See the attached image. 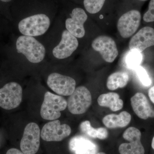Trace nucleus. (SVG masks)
Wrapping results in <instances>:
<instances>
[{
  "instance_id": "4be33fe9",
  "label": "nucleus",
  "mask_w": 154,
  "mask_h": 154,
  "mask_svg": "<svg viewBox=\"0 0 154 154\" xmlns=\"http://www.w3.org/2000/svg\"><path fill=\"white\" fill-rule=\"evenodd\" d=\"M134 70L135 71L139 79L143 85L145 87H149L152 85L151 79L149 76L145 69L140 66L135 69Z\"/></svg>"
},
{
  "instance_id": "b1692460",
  "label": "nucleus",
  "mask_w": 154,
  "mask_h": 154,
  "mask_svg": "<svg viewBox=\"0 0 154 154\" xmlns=\"http://www.w3.org/2000/svg\"><path fill=\"white\" fill-rule=\"evenodd\" d=\"M6 154H25L22 151L19 150L18 149L12 148L10 149L7 152Z\"/></svg>"
},
{
  "instance_id": "1a4fd4ad",
  "label": "nucleus",
  "mask_w": 154,
  "mask_h": 154,
  "mask_svg": "<svg viewBox=\"0 0 154 154\" xmlns=\"http://www.w3.org/2000/svg\"><path fill=\"white\" fill-rule=\"evenodd\" d=\"M71 128L68 125L61 124L59 120H52L45 124L42 128L41 137L46 141H60L68 137Z\"/></svg>"
},
{
  "instance_id": "aec40b11",
  "label": "nucleus",
  "mask_w": 154,
  "mask_h": 154,
  "mask_svg": "<svg viewBox=\"0 0 154 154\" xmlns=\"http://www.w3.org/2000/svg\"><path fill=\"white\" fill-rule=\"evenodd\" d=\"M81 131L88 136L94 138H100L102 127L95 128L91 126V122L88 120L83 122L80 125Z\"/></svg>"
},
{
  "instance_id": "9b49d317",
  "label": "nucleus",
  "mask_w": 154,
  "mask_h": 154,
  "mask_svg": "<svg viewBox=\"0 0 154 154\" xmlns=\"http://www.w3.org/2000/svg\"><path fill=\"white\" fill-rule=\"evenodd\" d=\"M79 45L77 38L66 29L62 33L59 43L52 50L53 55L57 59L68 58L76 50Z\"/></svg>"
},
{
  "instance_id": "dca6fc26",
  "label": "nucleus",
  "mask_w": 154,
  "mask_h": 154,
  "mask_svg": "<svg viewBox=\"0 0 154 154\" xmlns=\"http://www.w3.org/2000/svg\"><path fill=\"white\" fill-rule=\"evenodd\" d=\"M131 115L127 111H122L119 115L110 114L105 116L102 119L103 123L109 128H124L127 126L131 120Z\"/></svg>"
},
{
  "instance_id": "7ed1b4c3",
  "label": "nucleus",
  "mask_w": 154,
  "mask_h": 154,
  "mask_svg": "<svg viewBox=\"0 0 154 154\" xmlns=\"http://www.w3.org/2000/svg\"><path fill=\"white\" fill-rule=\"evenodd\" d=\"M23 91L21 86L11 82L0 89V107L5 110L17 108L21 104Z\"/></svg>"
},
{
  "instance_id": "6e6552de",
  "label": "nucleus",
  "mask_w": 154,
  "mask_h": 154,
  "mask_svg": "<svg viewBox=\"0 0 154 154\" xmlns=\"http://www.w3.org/2000/svg\"><path fill=\"white\" fill-rule=\"evenodd\" d=\"M141 16L139 11L131 10L122 15L119 19L117 27L123 38H129L135 33L140 25Z\"/></svg>"
},
{
  "instance_id": "f03ea898",
  "label": "nucleus",
  "mask_w": 154,
  "mask_h": 154,
  "mask_svg": "<svg viewBox=\"0 0 154 154\" xmlns=\"http://www.w3.org/2000/svg\"><path fill=\"white\" fill-rule=\"evenodd\" d=\"M67 102L62 96L47 92L40 109V115L43 119L54 120L59 118L61 111L65 110Z\"/></svg>"
},
{
  "instance_id": "ddd939ff",
  "label": "nucleus",
  "mask_w": 154,
  "mask_h": 154,
  "mask_svg": "<svg viewBox=\"0 0 154 154\" xmlns=\"http://www.w3.org/2000/svg\"><path fill=\"white\" fill-rule=\"evenodd\" d=\"M154 45V29L145 27L139 30L130 40V50H136L142 52L146 48Z\"/></svg>"
},
{
  "instance_id": "39448f33",
  "label": "nucleus",
  "mask_w": 154,
  "mask_h": 154,
  "mask_svg": "<svg viewBox=\"0 0 154 154\" xmlns=\"http://www.w3.org/2000/svg\"><path fill=\"white\" fill-rule=\"evenodd\" d=\"M40 130L38 125L30 122L25 127L20 148L25 154H36L40 146Z\"/></svg>"
},
{
  "instance_id": "4468645a",
  "label": "nucleus",
  "mask_w": 154,
  "mask_h": 154,
  "mask_svg": "<svg viewBox=\"0 0 154 154\" xmlns=\"http://www.w3.org/2000/svg\"><path fill=\"white\" fill-rule=\"evenodd\" d=\"M69 149L73 154H97L98 147L94 142L83 136L78 135L71 138Z\"/></svg>"
},
{
  "instance_id": "412c9836",
  "label": "nucleus",
  "mask_w": 154,
  "mask_h": 154,
  "mask_svg": "<svg viewBox=\"0 0 154 154\" xmlns=\"http://www.w3.org/2000/svg\"><path fill=\"white\" fill-rule=\"evenodd\" d=\"M105 1V0H84L83 4L88 13L95 14L101 11Z\"/></svg>"
},
{
  "instance_id": "f3484780",
  "label": "nucleus",
  "mask_w": 154,
  "mask_h": 154,
  "mask_svg": "<svg viewBox=\"0 0 154 154\" xmlns=\"http://www.w3.org/2000/svg\"><path fill=\"white\" fill-rule=\"evenodd\" d=\"M98 104L102 107H108L113 111L122 109L123 102L118 94L113 92L103 94L98 98Z\"/></svg>"
},
{
  "instance_id": "2eb2a0df",
  "label": "nucleus",
  "mask_w": 154,
  "mask_h": 154,
  "mask_svg": "<svg viewBox=\"0 0 154 154\" xmlns=\"http://www.w3.org/2000/svg\"><path fill=\"white\" fill-rule=\"evenodd\" d=\"M131 102L133 110L139 118L146 119L149 117H154V110L142 93L135 94L131 99Z\"/></svg>"
},
{
  "instance_id": "9d476101",
  "label": "nucleus",
  "mask_w": 154,
  "mask_h": 154,
  "mask_svg": "<svg viewBox=\"0 0 154 154\" xmlns=\"http://www.w3.org/2000/svg\"><path fill=\"white\" fill-rule=\"evenodd\" d=\"M69 16L65 20L66 30L76 38H83L85 34L84 24L88 18L85 11L76 7L72 10Z\"/></svg>"
},
{
  "instance_id": "f257e3e1",
  "label": "nucleus",
  "mask_w": 154,
  "mask_h": 154,
  "mask_svg": "<svg viewBox=\"0 0 154 154\" xmlns=\"http://www.w3.org/2000/svg\"><path fill=\"white\" fill-rule=\"evenodd\" d=\"M16 49L32 63H40L46 56L44 45L34 37L21 35L16 42Z\"/></svg>"
},
{
  "instance_id": "f8f14e48",
  "label": "nucleus",
  "mask_w": 154,
  "mask_h": 154,
  "mask_svg": "<svg viewBox=\"0 0 154 154\" xmlns=\"http://www.w3.org/2000/svg\"><path fill=\"white\" fill-rule=\"evenodd\" d=\"M92 47L94 50L100 54L102 58L107 62H113L118 56L116 43L109 36H98L92 42Z\"/></svg>"
},
{
  "instance_id": "a878e982",
  "label": "nucleus",
  "mask_w": 154,
  "mask_h": 154,
  "mask_svg": "<svg viewBox=\"0 0 154 154\" xmlns=\"http://www.w3.org/2000/svg\"><path fill=\"white\" fill-rule=\"evenodd\" d=\"M13 0H0L1 2L3 3H9L13 1Z\"/></svg>"
},
{
  "instance_id": "0eeeda50",
  "label": "nucleus",
  "mask_w": 154,
  "mask_h": 154,
  "mask_svg": "<svg viewBox=\"0 0 154 154\" xmlns=\"http://www.w3.org/2000/svg\"><path fill=\"white\" fill-rule=\"evenodd\" d=\"M123 137L129 143L121 144L119 148L120 154H144L145 149L141 142L140 131L134 127L128 128L123 134Z\"/></svg>"
},
{
  "instance_id": "cd10ccee",
  "label": "nucleus",
  "mask_w": 154,
  "mask_h": 154,
  "mask_svg": "<svg viewBox=\"0 0 154 154\" xmlns=\"http://www.w3.org/2000/svg\"><path fill=\"white\" fill-rule=\"evenodd\" d=\"M97 154H106L104 152H100L98 153Z\"/></svg>"
},
{
  "instance_id": "c85d7f7f",
  "label": "nucleus",
  "mask_w": 154,
  "mask_h": 154,
  "mask_svg": "<svg viewBox=\"0 0 154 154\" xmlns=\"http://www.w3.org/2000/svg\"><path fill=\"white\" fill-rule=\"evenodd\" d=\"M143 1H145V0H143Z\"/></svg>"
},
{
  "instance_id": "a211bd4d",
  "label": "nucleus",
  "mask_w": 154,
  "mask_h": 154,
  "mask_svg": "<svg viewBox=\"0 0 154 154\" xmlns=\"http://www.w3.org/2000/svg\"><path fill=\"white\" fill-rule=\"evenodd\" d=\"M129 77L125 72H117L113 73L107 79V87L109 90L113 91L119 88H123L128 83Z\"/></svg>"
},
{
  "instance_id": "6ab92c4d",
  "label": "nucleus",
  "mask_w": 154,
  "mask_h": 154,
  "mask_svg": "<svg viewBox=\"0 0 154 154\" xmlns=\"http://www.w3.org/2000/svg\"><path fill=\"white\" fill-rule=\"evenodd\" d=\"M143 59L142 52L136 50H130L125 58V63L128 68L135 69L140 66Z\"/></svg>"
},
{
  "instance_id": "423d86ee",
  "label": "nucleus",
  "mask_w": 154,
  "mask_h": 154,
  "mask_svg": "<svg viewBox=\"0 0 154 154\" xmlns=\"http://www.w3.org/2000/svg\"><path fill=\"white\" fill-rule=\"evenodd\" d=\"M47 84L54 92L60 96H70L75 89L76 82L73 78L58 73L50 74Z\"/></svg>"
},
{
  "instance_id": "20e7f679",
  "label": "nucleus",
  "mask_w": 154,
  "mask_h": 154,
  "mask_svg": "<svg viewBox=\"0 0 154 154\" xmlns=\"http://www.w3.org/2000/svg\"><path fill=\"white\" fill-rule=\"evenodd\" d=\"M92 103V96L88 88L80 86L75 88L67 102L68 110L73 114H83L88 110Z\"/></svg>"
},
{
  "instance_id": "bb28decb",
  "label": "nucleus",
  "mask_w": 154,
  "mask_h": 154,
  "mask_svg": "<svg viewBox=\"0 0 154 154\" xmlns=\"http://www.w3.org/2000/svg\"><path fill=\"white\" fill-rule=\"evenodd\" d=\"M152 149L154 150V137L153 138L152 140Z\"/></svg>"
},
{
  "instance_id": "393cba45",
  "label": "nucleus",
  "mask_w": 154,
  "mask_h": 154,
  "mask_svg": "<svg viewBox=\"0 0 154 154\" xmlns=\"http://www.w3.org/2000/svg\"><path fill=\"white\" fill-rule=\"evenodd\" d=\"M148 94L151 101L154 104V86L149 90Z\"/></svg>"
},
{
  "instance_id": "5701e85b",
  "label": "nucleus",
  "mask_w": 154,
  "mask_h": 154,
  "mask_svg": "<svg viewBox=\"0 0 154 154\" xmlns=\"http://www.w3.org/2000/svg\"><path fill=\"white\" fill-rule=\"evenodd\" d=\"M143 19L146 22H154V0L150 2L148 10L144 15Z\"/></svg>"
}]
</instances>
